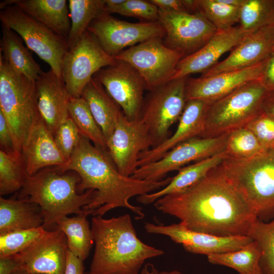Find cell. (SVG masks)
I'll list each match as a JSON object with an SVG mask.
<instances>
[{"mask_svg":"<svg viewBox=\"0 0 274 274\" xmlns=\"http://www.w3.org/2000/svg\"><path fill=\"white\" fill-rule=\"evenodd\" d=\"M11 274H30V273H29L23 270L17 269L14 271Z\"/></svg>","mask_w":274,"mask_h":274,"instance_id":"cell-52","label":"cell"},{"mask_svg":"<svg viewBox=\"0 0 274 274\" xmlns=\"http://www.w3.org/2000/svg\"><path fill=\"white\" fill-rule=\"evenodd\" d=\"M265 151L253 132L245 126L234 129L228 134L225 149L227 157L249 159Z\"/></svg>","mask_w":274,"mask_h":274,"instance_id":"cell-38","label":"cell"},{"mask_svg":"<svg viewBox=\"0 0 274 274\" xmlns=\"http://www.w3.org/2000/svg\"><path fill=\"white\" fill-rule=\"evenodd\" d=\"M273 53H274V48H273Z\"/></svg>","mask_w":274,"mask_h":274,"instance_id":"cell-54","label":"cell"},{"mask_svg":"<svg viewBox=\"0 0 274 274\" xmlns=\"http://www.w3.org/2000/svg\"><path fill=\"white\" fill-rule=\"evenodd\" d=\"M262 110L274 117V90L267 91L263 100Z\"/></svg>","mask_w":274,"mask_h":274,"instance_id":"cell-48","label":"cell"},{"mask_svg":"<svg viewBox=\"0 0 274 274\" xmlns=\"http://www.w3.org/2000/svg\"><path fill=\"white\" fill-rule=\"evenodd\" d=\"M220 2L231 7H241L246 0H219Z\"/></svg>","mask_w":274,"mask_h":274,"instance_id":"cell-50","label":"cell"},{"mask_svg":"<svg viewBox=\"0 0 274 274\" xmlns=\"http://www.w3.org/2000/svg\"><path fill=\"white\" fill-rule=\"evenodd\" d=\"M196 13L205 17L217 30L229 29L239 22L241 7H231L219 0H195Z\"/></svg>","mask_w":274,"mask_h":274,"instance_id":"cell-37","label":"cell"},{"mask_svg":"<svg viewBox=\"0 0 274 274\" xmlns=\"http://www.w3.org/2000/svg\"><path fill=\"white\" fill-rule=\"evenodd\" d=\"M267 92L258 80L253 81L210 104L200 137H216L245 126L263 112Z\"/></svg>","mask_w":274,"mask_h":274,"instance_id":"cell-7","label":"cell"},{"mask_svg":"<svg viewBox=\"0 0 274 274\" xmlns=\"http://www.w3.org/2000/svg\"><path fill=\"white\" fill-rule=\"evenodd\" d=\"M218 166L196 184L158 199L154 205L192 231L222 236L247 235L257 218Z\"/></svg>","mask_w":274,"mask_h":274,"instance_id":"cell-1","label":"cell"},{"mask_svg":"<svg viewBox=\"0 0 274 274\" xmlns=\"http://www.w3.org/2000/svg\"><path fill=\"white\" fill-rule=\"evenodd\" d=\"M81 97L86 101L106 141L123 113L121 109L94 77L85 87Z\"/></svg>","mask_w":274,"mask_h":274,"instance_id":"cell-27","label":"cell"},{"mask_svg":"<svg viewBox=\"0 0 274 274\" xmlns=\"http://www.w3.org/2000/svg\"><path fill=\"white\" fill-rule=\"evenodd\" d=\"M1 53L16 72L36 81L43 73L31 54L23 45L22 39L14 30L2 24Z\"/></svg>","mask_w":274,"mask_h":274,"instance_id":"cell-29","label":"cell"},{"mask_svg":"<svg viewBox=\"0 0 274 274\" xmlns=\"http://www.w3.org/2000/svg\"><path fill=\"white\" fill-rule=\"evenodd\" d=\"M91 229L95 250L89 274H139L147 260L164 253L140 239L128 214L93 216Z\"/></svg>","mask_w":274,"mask_h":274,"instance_id":"cell-3","label":"cell"},{"mask_svg":"<svg viewBox=\"0 0 274 274\" xmlns=\"http://www.w3.org/2000/svg\"><path fill=\"white\" fill-rule=\"evenodd\" d=\"M226 157L225 151L211 157L196 161L179 169L164 187L153 192L139 196L136 200L144 204L154 202L169 194L182 191L197 183L213 168L219 165Z\"/></svg>","mask_w":274,"mask_h":274,"instance_id":"cell-26","label":"cell"},{"mask_svg":"<svg viewBox=\"0 0 274 274\" xmlns=\"http://www.w3.org/2000/svg\"><path fill=\"white\" fill-rule=\"evenodd\" d=\"M80 181L74 171L47 167L34 175H26L19 198L37 204L43 217L42 226L47 231L53 230L62 218L89 212L84 209L91 202L94 191L89 189L80 193L78 190Z\"/></svg>","mask_w":274,"mask_h":274,"instance_id":"cell-4","label":"cell"},{"mask_svg":"<svg viewBox=\"0 0 274 274\" xmlns=\"http://www.w3.org/2000/svg\"><path fill=\"white\" fill-rule=\"evenodd\" d=\"M87 30L113 57L127 47L154 38H163L165 34L159 21L131 23L116 19L107 12L94 20Z\"/></svg>","mask_w":274,"mask_h":274,"instance_id":"cell-13","label":"cell"},{"mask_svg":"<svg viewBox=\"0 0 274 274\" xmlns=\"http://www.w3.org/2000/svg\"><path fill=\"white\" fill-rule=\"evenodd\" d=\"M272 150L273 151V152H274V146H273V148H272Z\"/></svg>","mask_w":274,"mask_h":274,"instance_id":"cell-53","label":"cell"},{"mask_svg":"<svg viewBox=\"0 0 274 274\" xmlns=\"http://www.w3.org/2000/svg\"><path fill=\"white\" fill-rule=\"evenodd\" d=\"M90 214V212H86L73 217H64L58 221L56 226V229L61 230L65 235L68 250L82 261L89 255L94 243L87 219Z\"/></svg>","mask_w":274,"mask_h":274,"instance_id":"cell-30","label":"cell"},{"mask_svg":"<svg viewBox=\"0 0 274 274\" xmlns=\"http://www.w3.org/2000/svg\"><path fill=\"white\" fill-rule=\"evenodd\" d=\"M144 228L148 233L168 236L188 252L207 256L235 251L253 241L247 235L222 236L192 231L180 222L168 225L147 222Z\"/></svg>","mask_w":274,"mask_h":274,"instance_id":"cell-17","label":"cell"},{"mask_svg":"<svg viewBox=\"0 0 274 274\" xmlns=\"http://www.w3.org/2000/svg\"><path fill=\"white\" fill-rule=\"evenodd\" d=\"M238 23L247 33L274 25V0H246L241 7Z\"/></svg>","mask_w":274,"mask_h":274,"instance_id":"cell-34","label":"cell"},{"mask_svg":"<svg viewBox=\"0 0 274 274\" xmlns=\"http://www.w3.org/2000/svg\"><path fill=\"white\" fill-rule=\"evenodd\" d=\"M71 29L67 38L68 49L73 47L91 22L106 13L105 0H69Z\"/></svg>","mask_w":274,"mask_h":274,"instance_id":"cell-31","label":"cell"},{"mask_svg":"<svg viewBox=\"0 0 274 274\" xmlns=\"http://www.w3.org/2000/svg\"><path fill=\"white\" fill-rule=\"evenodd\" d=\"M157 271V269L153 264L147 263L144 266L140 274H155ZM85 274H89V273H85Z\"/></svg>","mask_w":274,"mask_h":274,"instance_id":"cell-49","label":"cell"},{"mask_svg":"<svg viewBox=\"0 0 274 274\" xmlns=\"http://www.w3.org/2000/svg\"><path fill=\"white\" fill-rule=\"evenodd\" d=\"M117 61L87 30L77 43L68 49L63 59L62 79L70 96L81 97L83 89L94 75Z\"/></svg>","mask_w":274,"mask_h":274,"instance_id":"cell-11","label":"cell"},{"mask_svg":"<svg viewBox=\"0 0 274 274\" xmlns=\"http://www.w3.org/2000/svg\"><path fill=\"white\" fill-rule=\"evenodd\" d=\"M64 274H85L83 261L68 249Z\"/></svg>","mask_w":274,"mask_h":274,"instance_id":"cell-46","label":"cell"},{"mask_svg":"<svg viewBox=\"0 0 274 274\" xmlns=\"http://www.w3.org/2000/svg\"><path fill=\"white\" fill-rule=\"evenodd\" d=\"M273 48L274 25L247 33L224 60L218 62L201 76H209L257 65L271 56Z\"/></svg>","mask_w":274,"mask_h":274,"instance_id":"cell-20","label":"cell"},{"mask_svg":"<svg viewBox=\"0 0 274 274\" xmlns=\"http://www.w3.org/2000/svg\"><path fill=\"white\" fill-rule=\"evenodd\" d=\"M60 168L79 175L81 181L78 190L80 193L89 189L94 191L91 202L84 209L93 216H102L111 210L123 208L133 212L135 219H142L144 217L143 209L131 204L130 199L156 191L172 180L168 177L153 182L125 176L119 172L107 150L83 136L67 164Z\"/></svg>","mask_w":274,"mask_h":274,"instance_id":"cell-2","label":"cell"},{"mask_svg":"<svg viewBox=\"0 0 274 274\" xmlns=\"http://www.w3.org/2000/svg\"><path fill=\"white\" fill-rule=\"evenodd\" d=\"M218 167L244 196L258 219L268 222L274 218L272 150L249 159L226 157Z\"/></svg>","mask_w":274,"mask_h":274,"instance_id":"cell-5","label":"cell"},{"mask_svg":"<svg viewBox=\"0 0 274 274\" xmlns=\"http://www.w3.org/2000/svg\"><path fill=\"white\" fill-rule=\"evenodd\" d=\"M53 136L57 147L68 162L82 136L71 118L69 117L62 122Z\"/></svg>","mask_w":274,"mask_h":274,"instance_id":"cell-40","label":"cell"},{"mask_svg":"<svg viewBox=\"0 0 274 274\" xmlns=\"http://www.w3.org/2000/svg\"><path fill=\"white\" fill-rule=\"evenodd\" d=\"M0 150L7 154L19 153L16 149L7 120L1 111H0Z\"/></svg>","mask_w":274,"mask_h":274,"instance_id":"cell-43","label":"cell"},{"mask_svg":"<svg viewBox=\"0 0 274 274\" xmlns=\"http://www.w3.org/2000/svg\"><path fill=\"white\" fill-rule=\"evenodd\" d=\"M247 236L261 249L260 266L262 274H274V218L268 222L257 218L251 225Z\"/></svg>","mask_w":274,"mask_h":274,"instance_id":"cell-36","label":"cell"},{"mask_svg":"<svg viewBox=\"0 0 274 274\" xmlns=\"http://www.w3.org/2000/svg\"><path fill=\"white\" fill-rule=\"evenodd\" d=\"M265 151L274 146V117L262 112L247 125Z\"/></svg>","mask_w":274,"mask_h":274,"instance_id":"cell-42","label":"cell"},{"mask_svg":"<svg viewBox=\"0 0 274 274\" xmlns=\"http://www.w3.org/2000/svg\"><path fill=\"white\" fill-rule=\"evenodd\" d=\"M261 255L259 246L253 241L238 250L210 255L207 258L212 264L230 267L239 274H262L260 266Z\"/></svg>","mask_w":274,"mask_h":274,"instance_id":"cell-32","label":"cell"},{"mask_svg":"<svg viewBox=\"0 0 274 274\" xmlns=\"http://www.w3.org/2000/svg\"><path fill=\"white\" fill-rule=\"evenodd\" d=\"M150 1L160 10L172 12L188 13L183 0H150Z\"/></svg>","mask_w":274,"mask_h":274,"instance_id":"cell-45","label":"cell"},{"mask_svg":"<svg viewBox=\"0 0 274 274\" xmlns=\"http://www.w3.org/2000/svg\"><path fill=\"white\" fill-rule=\"evenodd\" d=\"M162 38H154L129 47L115 56L141 75L151 91L172 80L180 61L184 57L166 46Z\"/></svg>","mask_w":274,"mask_h":274,"instance_id":"cell-10","label":"cell"},{"mask_svg":"<svg viewBox=\"0 0 274 274\" xmlns=\"http://www.w3.org/2000/svg\"><path fill=\"white\" fill-rule=\"evenodd\" d=\"M40 207L27 200L0 198V234L42 226Z\"/></svg>","mask_w":274,"mask_h":274,"instance_id":"cell-28","label":"cell"},{"mask_svg":"<svg viewBox=\"0 0 274 274\" xmlns=\"http://www.w3.org/2000/svg\"><path fill=\"white\" fill-rule=\"evenodd\" d=\"M21 154L26 174L29 176L47 167H62L67 163L41 118L30 129L23 144Z\"/></svg>","mask_w":274,"mask_h":274,"instance_id":"cell-24","label":"cell"},{"mask_svg":"<svg viewBox=\"0 0 274 274\" xmlns=\"http://www.w3.org/2000/svg\"><path fill=\"white\" fill-rule=\"evenodd\" d=\"M70 117L81 135L88 139L95 146L107 150L106 141L90 109L82 97H71L68 107Z\"/></svg>","mask_w":274,"mask_h":274,"instance_id":"cell-33","label":"cell"},{"mask_svg":"<svg viewBox=\"0 0 274 274\" xmlns=\"http://www.w3.org/2000/svg\"><path fill=\"white\" fill-rule=\"evenodd\" d=\"M0 111L6 117L15 146L21 153L32 126L41 118L36 81L13 70L0 54Z\"/></svg>","mask_w":274,"mask_h":274,"instance_id":"cell-6","label":"cell"},{"mask_svg":"<svg viewBox=\"0 0 274 274\" xmlns=\"http://www.w3.org/2000/svg\"><path fill=\"white\" fill-rule=\"evenodd\" d=\"M122 16L133 17L147 22L158 21L159 9L150 1L125 0L112 12Z\"/></svg>","mask_w":274,"mask_h":274,"instance_id":"cell-41","label":"cell"},{"mask_svg":"<svg viewBox=\"0 0 274 274\" xmlns=\"http://www.w3.org/2000/svg\"><path fill=\"white\" fill-rule=\"evenodd\" d=\"M228 134L189 139L175 147L159 160L139 167L131 177L148 181L162 180L168 173L179 170L192 161H197L224 152Z\"/></svg>","mask_w":274,"mask_h":274,"instance_id":"cell-12","label":"cell"},{"mask_svg":"<svg viewBox=\"0 0 274 274\" xmlns=\"http://www.w3.org/2000/svg\"><path fill=\"white\" fill-rule=\"evenodd\" d=\"M247 33L239 26L217 30L202 47L180 61L172 80L206 73L218 63L223 54L238 45Z\"/></svg>","mask_w":274,"mask_h":274,"instance_id":"cell-21","label":"cell"},{"mask_svg":"<svg viewBox=\"0 0 274 274\" xmlns=\"http://www.w3.org/2000/svg\"><path fill=\"white\" fill-rule=\"evenodd\" d=\"M158 21L165 34V45L185 57L202 47L217 29L198 13H188L159 9Z\"/></svg>","mask_w":274,"mask_h":274,"instance_id":"cell-15","label":"cell"},{"mask_svg":"<svg viewBox=\"0 0 274 274\" xmlns=\"http://www.w3.org/2000/svg\"><path fill=\"white\" fill-rule=\"evenodd\" d=\"M210 104L201 100H187L174 134L159 145L142 152L138 166L156 161L177 145L193 138L200 137L203 132L206 111Z\"/></svg>","mask_w":274,"mask_h":274,"instance_id":"cell-23","label":"cell"},{"mask_svg":"<svg viewBox=\"0 0 274 274\" xmlns=\"http://www.w3.org/2000/svg\"><path fill=\"white\" fill-rule=\"evenodd\" d=\"M93 77L99 81L128 120L140 119L147 87L133 66L117 60L115 64L100 70Z\"/></svg>","mask_w":274,"mask_h":274,"instance_id":"cell-14","label":"cell"},{"mask_svg":"<svg viewBox=\"0 0 274 274\" xmlns=\"http://www.w3.org/2000/svg\"><path fill=\"white\" fill-rule=\"evenodd\" d=\"M37 107L40 116L53 135L69 116L71 96L63 80L51 69L43 73L36 81Z\"/></svg>","mask_w":274,"mask_h":274,"instance_id":"cell-22","label":"cell"},{"mask_svg":"<svg viewBox=\"0 0 274 274\" xmlns=\"http://www.w3.org/2000/svg\"><path fill=\"white\" fill-rule=\"evenodd\" d=\"M188 77L170 80L149 91L144 98L140 120L149 132L152 148L168 138L170 128L179 121L187 102L185 87Z\"/></svg>","mask_w":274,"mask_h":274,"instance_id":"cell-9","label":"cell"},{"mask_svg":"<svg viewBox=\"0 0 274 274\" xmlns=\"http://www.w3.org/2000/svg\"><path fill=\"white\" fill-rule=\"evenodd\" d=\"M155 274H183L181 271L178 270H173L170 271H157Z\"/></svg>","mask_w":274,"mask_h":274,"instance_id":"cell-51","label":"cell"},{"mask_svg":"<svg viewBox=\"0 0 274 274\" xmlns=\"http://www.w3.org/2000/svg\"><path fill=\"white\" fill-rule=\"evenodd\" d=\"M268 59L245 69L224 72L197 78L188 77L185 87L186 99H198L211 104L247 83L259 80Z\"/></svg>","mask_w":274,"mask_h":274,"instance_id":"cell-19","label":"cell"},{"mask_svg":"<svg viewBox=\"0 0 274 274\" xmlns=\"http://www.w3.org/2000/svg\"><path fill=\"white\" fill-rule=\"evenodd\" d=\"M27 175L21 153L7 154L0 150V194L20 190Z\"/></svg>","mask_w":274,"mask_h":274,"instance_id":"cell-35","label":"cell"},{"mask_svg":"<svg viewBox=\"0 0 274 274\" xmlns=\"http://www.w3.org/2000/svg\"><path fill=\"white\" fill-rule=\"evenodd\" d=\"M12 5L67 39L71 20L66 0H6L1 2L0 8Z\"/></svg>","mask_w":274,"mask_h":274,"instance_id":"cell-25","label":"cell"},{"mask_svg":"<svg viewBox=\"0 0 274 274\" xmlns=\"http://www.w3.org/2000/svg\"><path fill=\"white\" fill-rule=\"evenodd\" d=\"M18 269V263L14 256L0 257V274H11Z\"/></svg>","mask_w":274,"mask_h":274,"instance_id":"cell-47","label":"cell"},{"mask_svg":"<svg viewBox=\"0 0 274 274\" xmlns=\"http://www.w3.org/2000/svg\"><path fill=\"white\" fill-rule=\"evenodd\" d=\"M68 246L64 233L47 231L29 247L13 256L18 269L30 274H64Z\"/></svg>","mask_w":274,"mask_h":274,"instance_id":"cell-18","label":"cell"},{"mask_svg":"<svg viewBox=\"0 0 274 274\" xmlns=\"http://www.w3.org/2000/svg\"><path fill=\"white\" fill-rule=\"evenodd\" d=\"M0 20L2 24L16 32L27 48L47 63L51 70L62 79V61L68 50L66 38L14 5L1 10Z\"/></svg>","mask_w":274,"mask_h":274,"instance_id":"cell-8","label":"cell"},{"mask_svg":"<svg viewBox=\"0 0 274 274\" xmlns=\"http://www.w3.org/2000/svg\"><path fill=\"white\" fill-rule=\"evenodd\" d=\"M258 81L267 91L274 90V53L268 59L264 72Z\"/></svg>","mask_w":274,"mask_h":274,"instance_id":"cell-44","label":"cell"},{"mask_svg":"<svg viewBox=\"0 0 274 274\" xmlns=\"http://www.w3.org/2000/svg\"><path fill=\"white\" fill-rule=\"evenodd\" d=\"M47 231L42 226L0 234V257L12 256L21 253Z\"/></svg>","mask_w":274,"mask_h":274,"instance_id":"cell-39","label":"cell"},{"mask_svg":"<svg viewBox=\"0 0 274 274\" xmlns=\"http://www.w3.org/2000/svg\"><path fill=\"white\" fill-rule=\"evenodd\" d=\"M107 150L119 172L130 177L138 168L140 154L152 148L153 142L146 127L140 120L131 121L123 113L106 140Z\"/></svg>","mask_w":274,"mask_h":274,"instance_id":"cell-16","label":"cell"}]
</instances>
